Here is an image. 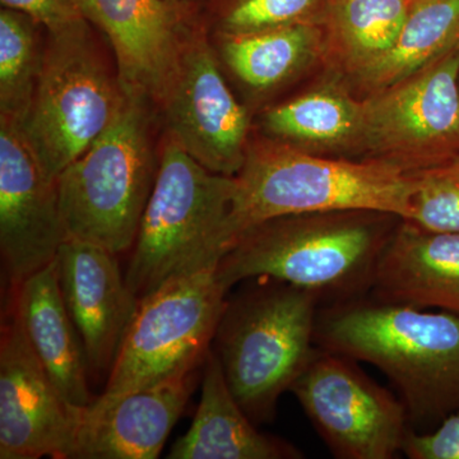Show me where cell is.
<instances>
[{"instance_id": "6da1fadb", "label": "cell", "mask_w": 459, "mask_h": 459, "mask_svg": "<svg viewBox=\"0 0 459 459\" xmlns=\"http://www.w3.org/2000/svg\"><path fill=\"white\" fill-rule=\"evenodd\" d=\"M234 178L231 247L247 229L277 217L356 211L412 217L415 177L380 160L325 159L270 138L249 143Z\"/></svg>"}, {"instance_id": "7a4b0ae2", "label": "cell", "mask_w": 459, "mask_h": 459, "mask_svg": "<svg viewBox=\"0 0 459 459\" xmlns=\"http://www.w3.org/2000/svg\"><path fill=\"white\" fill-rule=\"evenodd\" d=\"M235 178L195 161L166 133L160 168L126 280L138 299L165 283L219 267L231 247Z\"/></svg>"}, {"instance_id": "3957f363", "label": "cell", "mask_w": 459, "mask_h": 459, "mask_svg": "<svg viewBox=\"0 0 459 459\" xmlns=\"http://www.w3.org/2000/svg\"><path fill=\"white\" fill-rule=\"evenodd\" d=\"M153 107L123 92L108 128L57 177L66 238L117 255L134 246L160 168Z\"/></svg>"}, {"instance_id": "277c9868", "label": "cell", "mask_w": 459, "mask_h": 459, "mask_svg": "<svg viewBox=\"0 0 459 459\" xmlns=\"http://www.w3.org/2000/svg\"><path fill=\"white\" fill-rule=\"evenodd\" d=\"M329 352L376 365L401 389L413 415L459 409V316L410 305H358L328 314L316 328Z\"/></svg>"}, {"instance_id": "5b68a950", "label": "cell", "mask_w": 459, "mask_h": 459, "mask_svg": "<svg viewBox=\"0 0 459 459\" xmlns=\"http://www.w3.org/2000/svg\"><path fill=\"white\" fill-rule=\"evenodd\" d=\"M356 212L277 217L247 229L217 267L226 290L253 277L323 291H350L373 280L389 238Z\"/></svg>"}, {"instance_id": "8992f818", "label": "cell", "mask_w": 459, "mask_h": 459, "mask_svg": "<svg viewBox=\"0 0 459 459\" xmlns=\"http://www.w3.org/2000/svg\"><path fill=\"white\" fill-rule=\"evenodd\" d=\"M319 295L282 283L226 305L216 353L232 394L250 419H270L280 395L312 360Z\"/></svg>"}, {"instance_id": "52a82bcc", "label": "cell", "mask_w": 459, "mask_h": 459, "mask_svg": "<svg viewBox=\"0 0 459 459\" xmlns=\"http://www.w3.org/2000/svg\"><path fill=\"white\" fill-rule=\"evenodd\" d=\"M117 77L100 56L89 21L47 32L40 75L20 124L45 177H57L89 150L122 100Z\"/></svg>"}, {"instance_id": "ba28073f", "label": "cell", "mask_w": 459, "mask_h": 459, "mask_svg": "<svg viewBox=\"0 0 459 459\" xmlns=\"http://www.w3.org/2000/svg\"><path fill=\"white\" fill-rule=\"evenodd\" d=\"M216 270L172 280L140 299L107 389L90 409H102L131 392L197 370L228 305V290Z\"/></svg>"}, {"instance_id": "9c48e42d", "label": "cell", "mask_w": 459, "mask_h": 459, "mask_svg": "<svg viewBox=\"0 0 459 459\" xmlns=\"http://www.w3.org/2000/svg\"><path fill=\"white\" fill-rule=\"evenodd\" d=\"M358 146L418 172L459 156V48L362 101Z\"/></svg>"}, {"instance_id": "30bf717a", "label": "cell", "mask_w": 459, "mask_h": 459, "mask_svg": "<svg viewBox=\"0 0 459 459\" xmlns=\"http://www.w3.org/2000/svg\"><path fill=\"white\" fill-rule=\"evenodd\" d=\"M166 133L208 170L237 177L249 147V115L226 82L201 20L181 47L161 104Z\"/></svg>"}, {"instance_id": "8fae6325", "label": "cell", "mask_w": 459, "mask_h": 459, "mask_svg": "<svg viewBox=\"0 0 459 459\" xmlns=\"http://www.w3.org/2000/svg\"><path fill=\"white\" fill-rule=\"evenodd\" d=\"M291 391L338 457L389 459L402 449L407 435L403 404L342 355L314 353Z\"/></svg>"}, {"instance_id": "7c38bea8", "label": "cell", "mask_w": 459, "mask_h": 459, "mask_svg": "<svg viewBox=\"0 0 459 459\" xmlns=\"http://www.w3.org/2000/svg\"><path fill=\"white\" fill-rule=\"evenodd\" d=\"M81 411L54 385L14 312L0 341V458H74Z\"/></svg>"}, {"instance_id": "4fadbf2b", "label": "cell", "mask_w": 459, "mask_h": 459, "mask_svg": "<svg viewBox=\"0 0 459 459\" xmlns=\"http://www.w3.org/2000/svg\"><path fill=\"white\" fill-rule=\"evenodd\" d=\"M87 21L108 39L126 95L159 108L181 47L201 20L199 4L178 0H83Z\"/></svg>"}, {"instance_id": "5bb4252c", "label": "cell", "mask_w": 459, "mask_h": 459, "mask_svg": "<svg viewBox=\"0 0 459 459\" xmlns=\"http://www.w3.org/2000/svg\"><path fill=\"white\" fill-rule=\"evenodd\" d=\"M56 183L45 177L20 124L0 117V250L20 286L56 261L66 240Z\"/></svg>"}, {"instance_id": "9a60e30c", "label": "cell", "mask_w": 459, "mask_h": 459, "mask_svg": "<svg viewBox=\"0 0 459 459\" xmlns=\"http://www.w3.org/2000/svg\"><path fill=\"white\" fill-rule=\"evenodd\" d=\"M56 263L63 301L89 367L96 373L111 370L140 299L129 289L117 255L104 247L66 238Z\"/></svg>"}, {"instance_id": "2e32d148", "label": "cell", "mask_w": 459, "mask_h": 459, "mask_svg": "<svg viewBox=\"0 0 459 459\" xmlns=\"http://www.w3.org/2000/svg\"><path fill=\"white\" fill-rule=\"evenodd\" d=\"M195 371L81 411L74 459H155L186 409Z\"/></svg>"}, {"instance_id": "e0dca14e", "label": "cell", "mask_w": 459, "mask_h": 459, "mask_svg": "<svg viewBox=\"0 0 459 459\" xmlns=\"http://www.w3.org/2000/svg\"><path fill=\"white\" fill-rule=\"evenodd\" d=\"M371 285L385 303L459 316V234L403 220L385 244Z\"/></svg>"}, {"instance_id": "ac0fdd59", "label": "cell", "mask_w": 459, "mask_h": 459, "mask_svg": "<svg viewBox=\"0 0 459 459\" xmlns=\"http://www.w3.org/2000/svg\"><path fill=\"white\" fill-rule=\"evenodd\" d=\"M16 309L33 352L68 403L86 409L92 403L82 338L66 310L56 263L17 286Z\"/></svg>"}, {"instance_id": "d6986e66", "label": "cell", "mask_w": 459, "mask_h": 459, "mask_svg": "<svg viewBox=\"0 0 459 459\" xmlns=\"http://www.w3.org/2000/svg\"><path fill=\"white\" fill-rule=\"evenodd\" d=\"M290 444L259 433L232 394L216 352L204 360L202 395L192 427L172 446L170 459L299 458Z\"/></svg>"}, {"instance_id": "ffe728a7", "label": "cell", "mask_w": 459, "mask_h": 459, "mask_svg": "<svg viewBox=\"0 0 459 459\" xmlns=\"http://www.w3.org/2000/svg\"><path fill=\"white\" fill-rule=\"evenodd\" d=\"M214 50L232 75L253 92L280 86L318 56V23H300L244 35H214Z\"/></svg>"}, {"instance_id": "44dd1931", "label": "cell", "mask_w": 459, "mask_h": 459, "mask_svg": "<svg viewBox=\"0 0 459 459\" xmlns=\"http://www.w3.org/2000/svg\"><path fill=\"white\" fill-rule=\"evenodd\" d=\"M459 48V0H415L394 45L356 72L377 91L406 80Z\"/></svg>"}, {"instance_id": "7402d4cb", "label": "cell", "mask_w": 459, "mask_h": 459, "mask_svg": "<svg viewBox=\"0 0 459 459\" xmlns=\"http://www.w3.org/2000/svg\"><path fill=\"white\" fill-rule=\"evenodd\" d=\"M362 126V101L343 91L320 89L272 108L263 126L272 140L303 150H336L358 146Z\"/></svg>"}, {"instance_id": "603a6c76", "label": "cell", "mask_w": 459, "mask_h": 459, "mask_svg": "<svg viewBox=\"0 0 459 459\" xmlns=\"http://www.w3.org/2000/svg\"><path fill=\"white\" fill-rule=\"evenodd\" d=\"M415 0H328L327 18L341 54L353 72L394 45Z\"/></svg>"}, {"instance_id": "cb8c5ba5", "label": "cell", "mask_w": 459, "mask_h": 459, "mask_svg": "<svg viewBox=\"0 0 459 459\" xmlns=\"http://www.w3.org/2000/svg\"><path fill=\"white\" fill-rule=\"evenodd\" d=\"M41 29L23 12L0 11V117L25 122L44 57Z\"/></svg>"}, {"instance_id": "d4e9b609", "label": "cell", "mask_w": 459, "mask_h": 459, "mask_svg": "<svg viewBox=\"0 0 459 459\" xmlns=\"http://www.w3.org/2000/svg\"><path fill=\"white\" fill-rule=\"evenodd\" d=\"M214 33L244 35L280 27L318 23L328 0H212Z\"/></svg>"}, {"instance_id": "484cf974", "label": "cell", "mask_w": 459, "mask_h": 459, "mask_svg": "<svg viewBox=\"0 0 459 459\" xmlns=\"http://www.w3.org/2000/svg\"><path fill=\"white\" fill-rule=\"evenodd\" d=\"M412 174L416 190L409 221L431 231L459 234V156Z\"/></svg>"}, {"instance_id": "4316f807", "label": "cell", "mask_w": 459, "mask_h": 459, "mask_svg": "<svg viewBox=\"0 0 459 459\" xmlns=\"http://www.w3.org/2000/svg\"><path fill=\"white\" fill-rule=\"evenodd\" d=\"M2 7L16 9L38 21L47 32L60 31L82 22L83 0H0Z\"/></svg>"}, {"instance_id": "83f0119b", "label": "cell", "mask_w": 459, "mask_h": 459, "mask_svg": "<svg viewBox=\"0 0 459 459\" xmlns=\"http://www.w3.org/2000/svg\"><path fill=\"white\" fill-rule=\"evenodd\" d=\"M412 459H459V415H449L430 434H407L402 446Z\"/></svg>"}, {"instance_id": "f1b7e54d", "label": "cell", "mask_w": 459, "mask_h": 459, "mask_svg": "<svg viewBox=\"0 0 459 459\" xmlns=\"http://www.w3.org/2000/svg\"><path fill=\"white\" fill-rule=\"evenodd\" d=\"M178 2L195 3V4H201L202 0H178Z\"/></svg>"}]
</instances>
